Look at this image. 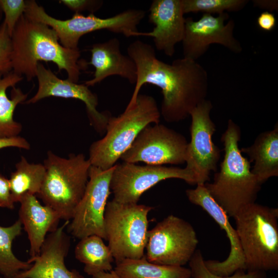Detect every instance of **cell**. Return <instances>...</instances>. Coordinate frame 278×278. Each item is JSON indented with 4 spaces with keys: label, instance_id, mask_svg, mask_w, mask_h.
<instances>
[{
    "label": "cell",
    "instance_id": "obj_26",
    "mask_svg": "<svg viewBox=\"0 0 278 278\" xmlns=\"http://www.w3.org/2000/svg\"><path fill=\"white\" fill-rule=\"evenodd\" d=\"M22 228L19 219L8 227L0 225V274L4 278H17L21 272L31 266V263L19 259L12 249V242L21 235Z\"/></svg>",
    "mask_w": 278,
    "mask_h": 278
},
{
    "label": "cell",
    "instance_id": "obj_40",
    "mask_svg": "<svg viewBox=\"0 0 278 278\" xmlns=\"http://www.w3.org/2000/svg\"></svg>",
    "mask_w": 278,
    "mask_h": 278
},
{
    "label": "cell",
    "instance_id": "obj_24",
    "mask_svg": "<svg viewBox=\"0 0 278 278\" xmlns=\"http://www.w3.org/2000/svg\"><path fill=\"white\" fill-rule=\"evenodd\" d=\"M75 256L84 265L83 270L89 275L113 270L112 253L103 239L97 235L80 239L75 248Z\"/></svg>",
    "mask_w": 278,
    "mask_h": 278
},
{
    "label": "cell",
    "instance_id": "obj_20",
    "mask_svg": "<svg viewBox=\"0 0 278 278\" xmlns=\"http://www.w3.org/2000/svg\"><path fill=\"white\" fill-rule=\"evenodd\" d=\"M19 219L28 235L29 255H38L47 234L56 230L61 218L51 207L42 205L37 196L25 195L19 202Z\"/></svg>",
    "mask_w": 278,
    "mask_h": 278
},
{
    "label": "cell",
    "instance_id": "obj_38",
    "mask_svg": "<svg viewBox=\"0 0 278 278\" xmlns=\"http://www.w3.org/2000/svg\"><path fill=\"white\" fill-rule=\"evenodd\" d=\"M0 278H4V277H2V276H0Z\"/></svg>",
    "mask_w": 278,
    "mask_h": 278
},
{
    "label": "cell",
    "instance_id": "obj_23",
    "mask_svg": "<svg viewBox=\"0 0 278 278\" xmlns=\"http://www.w3.org/2000/svg\"><path fill=\"white\" fill-rule=\"evenodd\" d=\"M113 270L120 278H192L189 268L153 263L145 256L116 263Z\"/></svg>",
    "mask_w": 278,
    "mask_h": 278
},
{
    "label": "cell",
    "instance_id": "obj_29",
    "mask_svg": "<svg viewBox=\"0 0 278 278\" xmlns=\"http://www.w3.org/2000/svg\"><path fill=\"white\" fill-rule=\"evenodd\" d=\"M0 7L4 14L3 22L11 37L13 31L26 8V1L0 0Z\"/></svg>",
    "mask_w": 278,
    "mask_h": 278
},
{
    "label": "cell",
    "instance_id": "obj_6",
    "mask_svg": "<svg viewBox=\"0 0 278 278\" xmlns=\"http://www.w3.org/2000/svg\"><path fill=\"white\" fill-rule=\"evenodd\" d=\"M43 165L45 175L37 196L61 219L70 221L85 192L91 163L82 153L62 158L49 150Z\"/></svg>",
    "mask_w": 278,
    "mask_h": 278
},
{
    "label": "cell",
    "instance_id": "obj_37",
    "mask_svg": "<svg viewBox=\"0 0 278 278\" xmlns=\"http://www.w3.org/2000/svg\"><path fill=\"white\" fill-rule=\"evenodd\" d=\"M3 12L1 10V8L0 7V21L1 20V19H2V14H3Z\"/></svg>",
    "mask_w": 278,
    "mask_h": 278
},
{
    "label": "cell",
    "instance_id": "obj_28",
    "mask_svg": "<svg viewBox=\"0 0 278 278\" xmlns=\"http://www.w3.org/2000/svg\"><path fill=\"white\" fill-rule=\"evenodd\" d=\"M192 278H266L265 272L257 270H239L225 276L217 275L206 267L200 250H196L188 262Z\"/></svg>",
    "mask_w": 278,
    "mask_h": 278
},
{
    "label": "cell",
    "instance_id": "obj_18",
    "mask_svg": "<svg viewBox=\"0 0 278 278\" xmlns=\"http://www.w3.org/2000/svg\"><path fill=\"white\" fill-rule=\"evenodd\" d=\"M149 20L154 25L151 31L139 32L137 36L152 37L155 48L172 57L175 46L182 42L185 31L182 0H154L149 8Z\"/></svg>",
    "mask_w": 278,
    "mask_h": 278
},
{
    "label": "cell",
    "instance_id": "obj_2",
    "mask_svg": "<svg viewBox=\"0 0 278 278\" xmlns=\"http://www.w3.org/2000/svg\"><path fill=\"white\" fill-rule=\"evenodd\" d=\"M12 71L28 81L36 77L39 61L53 62L59 72L65 70L67 79L77 83L86 63L79 60V48L62 46L56 31L45 24L33 21L23 14L11 36Z\"/></svg>",
    "mask_w": 278,
    "mask_h": 278
},
{
    "label": "cell",
    "instance_id": "obj_1",
    "mask_svg": "<svg viewBox=\"0 0 278 278\" xmlns=\"http://www.w3.org/2000/svg\"><path fill=\"white\" fill-rule=\"evenodd\" d=\"M127 50L135 64L137 78L126 107L135 103L142 86L146 83L161 89L160 113L168 123L185 119L197 106L206 99L208 74L196 61L183 57L170 64L165 63L157 58L151 45L140 40L131 43Z\"/></svg>",
    "mask_w": 278,
    "mask_h": 278
},
{
    "label": "cell",
    "instance_id": "obj_16",
    "mask_svg": "<svg viewBox=\"0 0 278 278\" xmlns=\"http://www.w3.org/2000/svg\"><path fill=\"white\" fill-rule=\"evenodd\" d=\"M188 200L201 207L224 230L229 240L230 251L228 257L220 262L204 260L206 268L213 273L221 276L230 275L239 270H246L245 259L235 229L231 224L228 215L212 197L204 185H197L186 190Z\"/></svg>",
    "mask_w": 278,
    "mask_h": 278
},
{
    "label": "cell",
    "instance_id": "obj_21",
    "mask_svg": "<svg viewBox=\"0 0 278 278\" xmlns=\"http://www.w3.org/2000/svg\"><path fill=\"white\" fill-rule=\"evenodd\" d=\"M250 162H254L252 172L263 184L270 178L278 176V126L263 132L256 137L252 145L241 148Z\"/></svg>",
    "mask_w": 278,
    "mask_h": 278
},
{
    "label": "cell",
    "instance_id": "obj_17",
    "mask_svg": "<svg viewBox=\"0 0 278 278\" xmlns=\"http://www.w3.org/2000/svg\"><path fill=\"white\" fill-rule=\"evenodd\" d=\"M70 221L48 233L39 254L27 261L31 263L17 278H84L77 270H70L65 264L69 252L71 239L65 231Z\"/></svg>",
    "mask_w": 278,
    "mask_h": 278
},
{
    "label": "cell",
    "instance_id": "obj_34",
    "mask_svg": "<svg viewBox=\"0 0 278 278\" xmlns=\"http://www.w3.org/2000/svg\"><path fill=\"white\" fill-rule=\"evenodd\" d=\"M276 22L274 15L268 11L261 13L257 19L259 27L266 31L272 30L275 26Z\"/></svg>",
    "mask_w": 278,
    "mask_h": 278
},
{
    "label": "cell",
    "instance_id": "obj_11",
    "mask_svg": "<svg viewBox=\"0 0 278 278\" xmlns=\"http://www.w3.org/2000/svg\"><path fill=\"white\" fill-rule=\"evenodd\" d=\"M188 142L181 133L155 124L145 127L121 155L124 162L147 165H179L186 162Z\"/></svg>",
    "mask_w": 278,
    "mask_h": 278
},
{
    "label": "cell",
    "instance_id": "obj_30",
    "mask_svg": "<svg viewBox=\"0 0 278 278\" xmlns=\"http://www.w3.org/2000/svg\"><path fill=\"white\" fill-rule=\"evenodd\" d=\"M11 40L6 25L0 26V73L5 74L12 71Z\"/></svg>",
    "mask_w": 278,
    "mask_h": 278
},
{
    "label": "cell",
    "instance_id": "obj_12",
    "mask_svg": "<svg viewBox=\"0 0 278 278\" xmlns=\"http://www.w3.org/2000/svg\"><path fill=\"white\" fill-rule=\"evenodd\" d=\"M113 169L91 166L85 192L66 227L74 237L81 239L95 235L106 239L104 216Z\"/></svg>",
    "mask_w": 278,
    "mask_h": 278
},
{
    "label": "cell",
    "instance_id": "obj_4",
    "mask_svg": "<svg viewBox=\"0 0 278 278\" xmlns=\"http://www.w3.org/2000/svg\"><path fill=\"white\" fill-rule=\"evenodd\" d=\"M161 116L155 99L139 94L132 106L118 116H111L105 136L90 145L91 165L103 170L113 167L140 132L152 123L159 124Z\"/></svg>",
    "mask_w": 278,
    "mask_h": 278
},
{
    "label": "cell",
    "instance_id": "obj_19",
    "mask_svg": "<svg viewBox=\"0 0 278 278\" xmlns=\"http://www.w3.org/2000/svg\"><path fill=\"white\" fill-rule=\"evenodd\" d=\"M120 42L116 38L102 43L94 44L90 49L91 60L86 64L95 69L93 79L85 82L88 86H93L113 75H118L135 84L137 78L136 67L128 56L120 51Z\"/></svg>",
    "mask_w": 278,
    "mask_h": 278
},
{
    "label": "cell",
    "instance_id": "obj_27",
    "mask_svg": "<svg viewBox=\"0 0 278 278\" xmlns=\"http://www.w3.org/2000/svg\"><path fill=\"white\" fill-rule=\"evenodd\" d=\"M183 12H203L219 14L229 12H236L242 9L249 1L247 0H182Z\"/></svg>",
    "mask_w": 278,
    "mask_h": 278
},
{
    "label": "cell",
    "instance_id": "obj_5",
    "mask_svg": "<svg viewBox=\"0 0 278 278\" xmlns=\"http://www.w3.org/2000/svg\"><path fill=\"white\" fill-rule=\"evenodd\" d=\"M246 270L278 269V209L256 202L234 217Z\"/></svg>",
    "mask_w": 278,
    "mask_h": 278
},
{
    "label": "cell",
    "instance_id": "obj_7",
    "mask_svg": "<svg viewBox=\"0 0 278 278\" xmlns=\"http://www.w3.org/2000/svg\"><path fill=\"white\" fill-rule=\"evenodd\" d=\"M24 14L29 19L41 22L54 29L60 44L70 49H77L80 38L83 35L99 30L123 34L126 37H136L137 26L144 19L145 11L140 9H128L113 16L100 18L93 13L84 16L74 13L67 20L55 19L45 11L43 7L33 0L26 1Z\"/></svg>",
    "mask_w": 278,
    "mask_h": 278
},
{
    "label": "cell",
    "instance_id": "obj_36",
    "mask_svg": "<svg viewBox=\"0 0 278 278\" xmlns=\"http://www.w3.org/2000/svg\"><path fill=\"white\" fill-rule=\"evenodd\" d=\"M92 278H120L113 270L110 272H103L93 275Z\"/></svg>",
    "mask_w": 278,
    "mask_h": 278
},
{
    "label": "cell",
    "instance_id": "obj_8",
    "mask_svg": "<svg viewBox=\"0 0 278 278\" xmlns=\"http://www.w3.org/2000/svg\"><path fill=\"white\" fill-rule=\"evenodd\" d=\"M153 207L138 203L125 204L112 199L104 216L106 240L116 263L145 256L148 238V215Z\"/></svg>",
    "mask_w": 278,
    "mask_h": 278
},
{
    "label": "cell",
    "instance_id": "obj_13",
    "mask_svg": "<svg viewBox=\"0 0 278 278\" xmlns=\"http://www.w3.org/2000/svg\"><path fill=\"white\" fill-rule=\"evenodd\" d=\"M213 105L205 99L190 113V141L188 143L186 167L194 174L196 185H203L216 171L220 158V150L214 143L212 136L216 126L210 117Z\"/></svg>",
    "mask_w": 278,
    "mask_h": 278
},
{
    "label": "cell",
    "instance_id": "obj_14",
    "mask_svg": "<svg viewBox=\"0 0 278 278\" xmlns=\"http://www.w3.org/2000/svg\"><path fill=\"white\" fill-rule=\"evenodd\" d=\"M227 12L214 16L203 13L197 21L185 19V31L182 40L184 58L196 61L203 56L210 45L218 44L230 51L239 53L242 47L234 36L235 22Z\"/></svg>",
    "mask_w": 278,
    "mask_h": 278
},
{
    "label": "cell",
    "instance_id": "obj_35",
    "mask_svg": "<svg viewBox=\"0 0 278 278\" xmlns=\"http://www.w3.org/2000/svg\"><path fill=\"white\" fill-rule=\"evenodd\" d=\"M254 6L261 9H266L271 11L277 10V1H253Z\"/></svg>",
    "mask_w": 278,
    "mask_h": 278
},
{
    "label": "cell",
    "instance_id": "obj_10",
    "mask_svg": "<svg viewBox=\"0 0 278 278\" xmlns=\"http://www.w3.org/2000/svg\"><path fill=\"white\" fill-rule=\"evenodd\" d=\"M176 178L196 184L193 172L187 168L163 165H138L123 162L114 166L110 182L113 199L125 204L137 203L146 191L162 181Z\"/></svg>",
    "mask_w": 278,
    "mask_h": 278
},
{
    "label": "cell",
    "instance_id": "obj_33",
    "mask_svg": "<svg viewBox=\"0 0 278 278\" xmlns=\"http://www.w3.org/2000/svg\"><path fill=\"white\" fill-rule=\"evenodd\" d=\"M8 147H16L29 150L30 145L27 140L19 135L10 137L0 138V149Z\"/></svg>",
    "mask_w": 278,
    "mask_h": 278
},
{
    "label": "cell",
    "instance_id": "obj_39",
    "mask_svg": "<svg viewBox=\"0 0 278 278\" xmlns=\"http://www.w3.org/2000/svg\"><path fill=\"white\" fill-rule=\"evenodd\" d=\"M0 26H1V24H0Z\"/></svg>",
    "mask_w": 278,
    "mask_h": 278
},
{
    "label": "cell",
    "instance_id": "obj_9",
    "mask_svg": "<svg viewBox=\"0 0 278 278\" xmlns=\"http://www.w3.org/2000/svg\"><path fill=\"white\" fill-rule=\"evenodd\" d=\"M198 242L190 223L169 215L148 230L145 256L153 263L183 266L189 262Z\"/></svg>",
    "mask_w": 278,
    "mask_h": 278
},
{
    "label": "cell",
    "instance_id": "obj_15",
    "mask_svg": "<svg viewBox=\"0 0 278 278\" xmlns=\"http://www.w3.org/2000/svg\"><path fill=\"white\" fill-rule=\"evenodd\" d=\"M36 77L38 81V91L32 98L25 101V103H34L51 96L79 99L85 105L90 125L99 134L105 133L111 115L108 111L100 112L97 110L98 97L89 89V86L67 79H60L41 63L37 65Z\"/></svg>",
    "mask_w": 278,
    "mask_h": 278
},
{
    "label": "cell",
    "instance_id": "obj_31",
    "mask_svg": "<svg viewBox=\"0 0 278 278\" xmlns=\"http://www.w3.org/2000/svg\"><path fill=\"white\" fill-rule=\"evenodd\" d=\"M60 3L63 4L75 13H80L89 11L91 13L97 11L103 4L102 1L93 0H62Z\"/></svg>",
    "mask_w": 278,
    "mask_h": 278
},
{
    "label": "cell",
    "instance_id": "obj_32",
    "mask_svg": "<svg viewBox=\"0 0 278 278\" xmlns=\"http://www.w3.org/2000/svg\"><path fill=\"white\" fill-rule=\"evenodd\" d=\"M9 179L0 172V207L13 210L14 208Z\"/></svg>",
    "mask_w": 278,
    "mask_h": 278
},
{
    "label": "cell",
    "instance_id": "obj_3",
    "mask_svg": "<svg viewBox=\"0 0 278 278\" xmlns=\"http://www.w3.org/2000/svg\"><path fill=\"white\" fill-rule=\"evenodd\" d=\"M241 131L232 119L222 134L224 154L220 170L212 183L204 185L214 200L229 216H234L245 206L254 203L262 183L252 172L250 162L239 148Z\"/></svg>",
    "mask_w": 278,
    "mask_h": 278
},
{
    "label": "cell",
    "instance_id": "obj_25",
    "mask_svg": "<svg viewBox=\"0 0 278 278\" xmlns=\"http://www.w3.org/2000/svg\"><path fill=\"white\" fill-rule=\"evenodd\" d=\"M45 175L43 164L29 163L24 157L15 164V170L9 179L11 196L14 203L19 202L27 194L37 195Z\"/></svg>",
    "mask_w": 278,
    "mask_h": 278
},
{
    "label": "cell",
    "instance_id": "obj_22",
    "mask_svg": "<svg viewBox=\"0 0 278 278\" xmlns=\"http://www.w3.org/2000/svg\"><path fill=\"white\" fill-rule=\"evenodd\" d=\"M23 77L12 71L5 74L0 73V138L18 136L22 125L14 119L17 106L26 101L28 94L15 85Z\"/></svg>",
    "mask_w": 278,
    "mask_h": 278
}]
</instances>
